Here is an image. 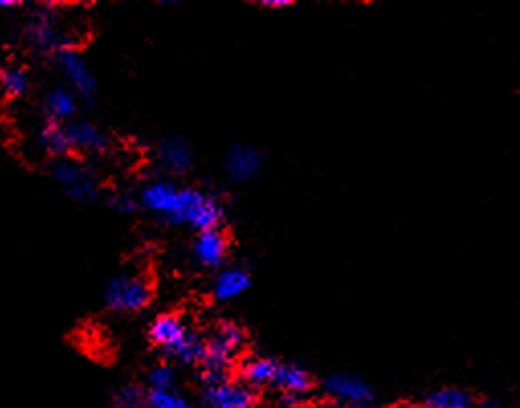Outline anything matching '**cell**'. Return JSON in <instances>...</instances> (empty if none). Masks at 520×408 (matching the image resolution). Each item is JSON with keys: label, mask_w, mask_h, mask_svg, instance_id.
I'll return each instance as SVG.
<instances>
[{"label": "cell", "mask_w": 520, "mask_h": 408, "mask_svg": "<svg viewBox=\"0 0 520 408\" xmlns=\"http://www.w3.org/2000/svg\"><path fill=\"white\" fill-rule=\"evenodd\" d=\"M149 390H172L174 388V370L166 364L153 368L147 376Z\"/></svg>", "instance_id": "603a6c76"}, {"label": "cell", "mask_w": 520, "mask_h": 408, "mask_svg": "<svg viewBox=\"0 0 520 408\" xmlns=\"http://www.w3.org/2000/svg\"><path fill=\"white\" fill-rule=\"evenodd\" d=\"M68 131H70L74 149H78L82 153H90V156H94V153H104L111 145L109 135L90 121L72 123V125H68Z\"/></svg>", "instance_id": "4fadbf2b"}, {"label": "cell", "mask_w": 520, "mask_h": 408, "mask_svg": "<svg viewBox=\"0 0 520 408\" xmlns=\"http://www.w3.org/2000/svg\"><path fill=\"white\" fill-rule=\"evenodd\" d=\"M251 286V276L241 268H227L223 270L213 284L215 298L221 302L239 298Z\"/></svg>", "instance_id": "9a60e30c"}, {"label": "cell", "mask_w": 520, "mask_h": 408, "mask_svg": "<svg viewBox=\"0 0 520 408\" xmlns=\"http://www.w3.org/2000/svg\"><path fill=\"white\" fill-rule=\"evenodd\" d=\"M143 404H147V396H143V392L137 386H127L121 392H117L113 406L115 408H143Z\"/></svg>", "instance_id": "7402d4cb"}, {"label": "cell", "mask_w": 520, "mask_h": 408, "mask_svg": "<svg viewBox=\"0 0 520 408\" xmlns=\"http://www.w3.org/2000/svg\"><path fill=\"white\" fill-rule=\"evenodd\" d=\"M158 160L174 174H186L192 168V149L178 137L164 139L158 147Z\"/></svg>", "instance_id": "5bb4252c"}, {"label": "cell", "mask_w": 520, "mask_h": 408, "mask_svg": "<svg viewBox=\"0 0 520 408\" xmlns=\"http://www.w3.org/2000/svg\"><path fill=\"white\" fill-rule=\"evenodd\" d=\"M274 386L284 394V400L288 404H296L306 394H310L312 378L304 368L296 364H280L274 378Z\"/></svg>", "instance_id": "8fae6325"}, {"label": "cell", "mask_w": 520, "mask_h": 408, "mask_svg": "<svg viewBox=\"0 0 520 408\" xmlns=\"http://www.w3.org/2000/svg\"><path fill=\"white\" fill-rule=\"evenodd\" d=\"M39 147L49 153L54 158H66L68 153L74 149L72 139H70V131L66 125L62 123H47L39 135Z\"/></svg>", "instance_id": "2e32d148"}, {"label": "cell", "mask_w": 520, "mask_h": 408, "mask_svg": "<svg viewBox=\"0 0 520 408\" xmlns=\"http://www.w3.org/2000/svg\"><path fill=\"white\" fill-rule=\"evenodd\" d=\"M278 366H280V362L270 360V357H253V360L245 362L241 368L243 384H247L249 388L274 386Z\"/></svg>", "instance_id": "e0dca14e"}, {"label": "cell", "mask_w": 520, "mask_h": 408, "mask_svg": "<svg viewBox=\"0 0 520 408\" xmlns=\"http://www.w3.org/2000/svg\"><path fill=\"white\" fill-rule=\"evenodd\" d=\"M60 11V5H51V3H45V5H39L31 15H29V21H27V37L29 41L41 49V51H58L64 49V47H74L70 45L62 31H60V21H58V13Z\"/></svg>", "instance_id": "5b68a950"}, {"label": "cell", "mask_w": 520, "mask_h": 408, "mask_svg": "<svg viewBox=\"0 0 520 408\" xmlns=\"http://www.w3.org/2000/svg\"><path fill=\"white\" fill-rule=\"evenodd\" d=\"M243 331L235 323H223L206 343L202 357V368L206 384H217L227 380V372L243 349Z\"/></svg>", "instance_id": "3957f363"}, {"label": "cell", "mask_w": 520, "mask_h": 408, "mask_svg": "<svg viewBox=\"0 0 520 408\" xmlns=\"http://www.w3.org/2000/svg\"><path fill=\"white\" fill-rule=\"evenodd\" d=\"M78 109L76 94L66 88H56L51 90L45 98V111L51 123H64L70 119Z\"/></svg>", "instance_id": "ac0fdd59"}, {"label": "cell", "mask_w": 520, "mask_h": 408, "mask_svg": "<svg viewBox=\"0 0 520 408\" xmlns=\"http://www.w3.org/2000/svg\"><path fill=\"white\" fill-rule=\"evenodd\" d=\"M56 64H58L60 72L66 76V80L70 82L74 94H80L86 100H90L94 96V90H96L94 76L76 47L60 49L56 54Z\"/></svg>", "instance_id": "52a82bcc"}, {"label": "cell", "mask_w": 520, "mask_h": 408, "mask_svg": "<svg viewBox=\"0 0 520 408\" xmlns=\"http://www.w3.org/2000/svg\"><path fill=\"white\" fill-rule=\"evenodd\" d=\"M478 408H504L500 402H496V400H492V398H484L480 404H478Z\"/></svg>", "instance_id": "d4e9b609"}, {"label": "cell", "mask_w": 520, "mask_h": 408, "mask_svg": "<svg viewBox=\"0 0 520 408\" xmlns=\"http://www.w3.org/2000/svg\"><path fill=\"white\" fill-rule=\"evenodd\" d=\"M325 390L343 406H366L374 400V388L351 374H333L325 382Z\"/></svg>", "instance_id": "ba28073f"}, {"label": "cell", "mask_w": 520, "mask_h": 408, "mask_svg": "<svg viewBox=\"0 0 520 408\" xmlns=\"http://www.w3.org/2000/svg\"><path fill=\"white\" fill-rule=\"evenodd\" d=\"M151 300V286L139 274H121L115 276L107 288H104V304L111 311L133 313L147 306Z\"/></svg>", "instance_id": "277c9868"}, {"label": "cell", "mask_w": 520, "mask_h": 408, "mask_svg": "<svg viewBox=\"0 0 520 408\" xmlns=\"http://www.w3.org/2000/svg\"><path fill=\"white\" fill-rule=\"evenodd\" d=\"M51 176L66 190L68 196L80 202H88L96 196V186L92 182V176L88 170H84L80 164L62 160L54 168H51Z\"/></svg>", "instance_id": "9c48e42d"}, {"label": "cell", "mask_w": 520, "mask_h": 408, "mask_svg": "<svg viewBox=\"0 0 520 408\" xmlns=\"http://www.w3.org/2000/svg\"><path fill=\"white\" fill-rule=\"evenodd\" d=\"M149 339L180 364L202 362L206 343L178 315H160L149 327Z\"/></svg>", "instance_id": "7a4b0ae2"}, {"label": "cell", "mask_w": 520, "mask_h": 408, "mask_svg": "<svg viewBox=\"0 0 520 408\" xmlns=\"http://www.w3.org/2000/svg\"><path fill=\"white\" fill-rule=\"evenodd\" d=\"M141 204L172 225H190L202 231L219 229L223 221L221 202L198 188H182L172 182H151L141 192Z\"/></svg>", "instance_id": "6da1fadb"}, {"label": "cell", "mask_w": 520, "mask_h": 408, "mask_svg": "<svg viewBox=\"0 0 520 408\" xmlns=\"http://www.w3.org/2000/svg\"><path fill=\"white\" fill-rule=\"evenodd\" d=\"M147 406L149 408H192V404L174 390H149Z\"/></svg>", "instance_id": "44dd1931"}, {"label": "cell", "mask_w": 520, "mask_h": 408, "mask_svg": "<svg viewBox=\"0 0 520 408\" xmlns=\"http://www.w3.org/2000/svg\"><path fill=\"white\" fill-rule=\"evenodd\" d=\"M262 7L264 9H288L290 7V3H276V0H272V3H262Z\"/></svg>", "instance_id": "484cf974"}, {"label": "cell", "mask_w": 520, "mask_h": 408, "mask_svg": "<svg viewBox=\"0 0 520 408\" xmlns=\"http://www.w3.org/2000/svg\"><path fill=\"white\" fill-rule=\"evenodd\" d=\"M325 408H345L343 404H331V406H325Z\"/></svg>", "instance_id": "4316f807"}, {"label": "cell", "mask_w": 520, "mask_h": 408, "mask_svg": "<svg viewBox=\"0 0 520 408\" xmlns=\"http://www.w3.org/2000/svg\"><path fill=\"white\" fill-rule=\"evenodd\" d=\"M0 82H3V92L9 98H19L29 88V76L23 68H5L3 76H0Z\"/></svg>", "instance_id": "ffe728a7"}, {"label": "cell", "mask_w": 520, "mask_h": 408, "mask_svg": "<svg viewBox=\"0 0 520 408\" xmlns=\"http://www.w3.org/2000/svg\"><path fill=\"white\" fill-rule=\"evenodd\" d=\"M262 153H259L255 147L249 145H235L225 160V170L229 174L231 180L235 182H247L253 176H257V172L262 170Z\"/></svg>", "instance_id": "7c38bea8"}, {"label": "cell", "mask_w": 520, "mask_h": 408, "mask_svg": "<svg viewBox=\"0 0 520 408\" xmlns=\"http://www.w3.org/2000/svg\"><path fill=\"white\" fill-rule=\"evenodd\" d=\"M227 249H229V239L223 229L198 233L192 245L194 258L202 268H219L227 258Z\"/></svg>", "instance_id": "30bf717a"}, {"label": "cell", "mask_w": 520, "mask_h": 408, "mask_svg": "<svg viewBox=\"0 0 520 408\" xmlns=\"http://www.w3.org/2000/svg\"><path fill=\"white\" fill-rule=\"evenodd\" d=\"M204 404L206 408H259L253 388L231 380L206 384Z\"/></svg>", "instance_id": "8992f818"}, {"label": "cell", "mask_w": 520, "mask_h": 408, "mask_svg": "<svg viewBox=\"0 0 520 408\" xmlns=\"http://www.w3.org/2000/svg\"><path fill=\"white\" fill-rule=\"evenodd\" d=\"M427 408H474L472 394L463 388H439L425 398Z\"/></svg>", "instance_id": "d6986e66"}, {"label": "cell", "mask_w": 520, "mask_h": 408, "mask_svg": "<svg viewBox=\"0 0 520 408\" xmlns=\"http://www.w3.org/2000/svg\"><path fill=\"white\" fill-rule=\"evenodd\" d=\"M113 207L121 213H133L137 209V202L133 200V196H127V194H121L117 196V200L113 202Z\"/></svg>", "instance_id": "cb8c5ba5"}]
</instances>
